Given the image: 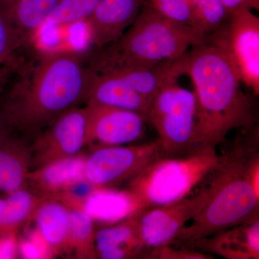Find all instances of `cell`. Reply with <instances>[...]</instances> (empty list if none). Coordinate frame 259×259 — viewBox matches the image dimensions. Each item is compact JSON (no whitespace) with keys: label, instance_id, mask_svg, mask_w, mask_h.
I'll use <instances>...</instances> for the list:
<instances>
[{"label":"cell","instance_id":"6da1fadb","mask_svg":"<svg viewBox=\"0 0 259 259\" xmlns=\"http://www.w3.org/2000/svg\"><path fill=\"white\" fill-rule=\"evenodd\" d=\"M94 73L81 53H48L12 87L0 111L13 132L36 136L64 112L85 104Z\"/></svg>","mask_w":259,"mask_h":259},{"label":"cell","instance_id":"7a4b0ae2","mask_svg":"<svg viewBox=\"0 0 259 259\" xmlns=\"http://www.w3.org/2000/svg\"><path fill=\"white\" fill-rule=\"evenodd\" d=\"M187 61L197 107L194 149L215 148L233 129L255 127L241 78L222 49L204 42L187 51Z\"/></svg>","mask_w":259,"mask_h":259},{"label":"cell","instance_id":"3957f363","mask_svg":"<svg viewBox=\"0 0 259 259\" xmlns=\"http://www.w3.org/2000/svg\"><path fill=\"white\" fill-rule=\"evenodd\" d=\"M208 201L175 241L189 248L199 240L258 217L259 156L255 142L238 136L212 171Z\"/></svg>","mask_w":259,"mask_h":259},{"label":"cell","instance_id":"277c9868","mask_svg":"<svg viewBox=\"0 0 259 259\" xmlns=\"http://www.w3.org/2000/svg\"><path fill=\"white\" fill-rule=\"evenodd\" d=\"M207 41L205 35L168 20L145 4L122 35L96 49L88 63L99 74L148 67L180 58L191 48Z\"/></svg>","mask_w":259,"mask_h":259},{"label":"cell","instance_id":"5b68a950","mask_svg":"<svg viewBox=\"0 0 259 259\" xmlns=\"http://www.w3.org/2000/svg\"><path fill=\"white\" fill-rule=\"evenodd\" d=\"M215 148L158 158L130 181L128 190L141 211L168 205L185 198L218 166Z\"/></svg>","mask_w":259,"mask_h":259},{"label":"cell","instance_id":"8992f818","mask_svg":"<svg viewBox=\"0 0 259 259\" xmlns=\"http://www.w3.org/2000/svg\"><path fill=\"white\" fill-rule=\"evenodd\" d=\"M177 82L167 84L151 99L146 115V121L158 132L163 158L181 156L194 150L195 95Z\"/></svg>","mask_w":259,"mask_h":259},{"label":"cell","instance_id":"52a82bcc","mask_svg":"<svg viewBox=\"0 0 259 259\" xmlns=\"http://www.w3.org/2000/svg\"><path fill=\"white\" fill-rule=\"evenodd\" d=\"M222 49L236 68L242 82L259 94V18L252 10H241L207 37Z\"/></svg>","mask_w":259,"mask_h":259},{"label":"cell","instance_id":"ba28073f","mask_svg":"<svg viewBox=\"0 0 259 259\" xmlns=\"http://www.w3.org/2000/svg\"><path fill=\"white\" fill-rule=\"evenodd\" d=\"M161 158L158 141L139 146L97 148L86 158L83 176L95 190L112 189L130 182Z\"/></svg>","mask_w":259,"mask_h":259},{"label":"cell","instance_id":"9c48e42d","mask_svg":"<svg viewBox=\"0 0 259 259\" xmlns=\"http://www.w3.org/2000/svg\"><path fill=\"white\" fill-rule=\"evenodd\" d=\"M88 107L68 110L35 136L31 146L30 170L73 157L86 146Z\"/></svg>","mask_w":259,"mask_h":259},{"label":"cell","instance_id":"30bf717a","mask_svg":"<svg viewBox=\"0 0 259 259\" xmlns=\"http://www.w3.org/2000/svg\"><path fill=\"white\" fill-rule=\"evenodd\" d=\"M208 186L191 197L175 203L146 209L135 214L139 222L141 239L146 250L171 244L187 221L192 220L208 201Z\"/></svg>","mask_w":259,"mask_h":259},{"label":"cell","instance_id":"8fae6325","mask_svg":"<svg viewBox=\"0 0 259 259\" xmlns=\"http://www.w3.org/2000/svg\"><path fill=\"white\" fill-rule=\"evenodd\" d=\"M85 105L88 110L86 146H122L137 141L144 134L147 121L142 114L116 107Z\"/></svg>","mask_w":259,"mask_h":259},{"label":"cell","instance_id":"7c38bea8","mask_svg":"<svg viewBox=\"0 0 259 259\" xmlns=\"http://www.w3.org/2000/svg\"><path fill=\"white\" fill-rule=\"evenodd\" d=\"M147 0H100L87 20L95 49L115 41L134 23Z\"/></svg>","mask_w":259,"mask_h":259},{"label":"cell","instance_id":"4fadbf2b","mask_svg":"<svg viewBox=\"0 0 259 259\" xmlns=\"http://www.w3.org/2000/svg\"><path fill=\"white\" fill-rule=\"evenodd\" d=\"M195 242L190 248L227 259L259 258L258 217Z\"/></svg>","mask_w":259,"mask_h":259},{"label":"cell","instance_id":"5bb4252c","mask_svg":"<svg viewBox=\"0 0 259 259\" xmlns=\"http://www.w3.org/2000/svg\"><path fill=\"white\" fill-rule=\"evenodd\" d=\"M86 158L78 154L30 170L27 177L26 185L44 199L58 200L69 187L84 180Z\"/></svg>","mask_w":259,"mask_h":259},{"label":"cell","instance_id":"9a60e30c","mask_svg":"<svg viewBox=\"0 0 259 259\" xmlns=\"http://www.w3.org/2000/svg\"><path fill=\"white\" fill-rule=\"evenodd\" d=\"M150 102L120 78L95 71L85 105L131 110L142 114L146 118Z\"/></svg>","mask_w":259,"mask_h":259},{"label":"cell","instance_id":"2e32d148","mask_svg":"<svg viewBox=\"0 0 259 259\" xmlns=\"http://www.w3.org/2000/svg\"><path fill=\"white\" fill-rule=\"evenodd\" d=\"M95 243L97 257L102 259L136 258L146 250L136 215L100 228Z\"/></svg>","mask_w":259,"mask_h":259},{"label":"cell","instance_id":"e0dca14e","mask_svg":"<svg viewBox=\"0 0 259 259\" xmlns=\"http://www.w3.org/2000/svg\"><path fill=\"white\" fill-rule=\"evenodd\" d=\"M187 53L177 59L162 61L148 67L117 70L105 74L120 78L151 101L162 88L187 74Z\"/></svg>","mask_w":259,"mask_h":259},{"label":"cell","instance_id":"ac0fdd59","mask_svg":"<svg viewBox=\"0 0 259 259\" xmlns=\"http://www.w3.org/2000/svg\"><path fill=\"white\" fill-rule=\"evenodd\" d=\"M81 210L94 221L108 224L120 222L141 212L139 202L128 190H95L83 202Z\"/></svg>","mask_w":259,"mask_h":259},{"label":"cell","instance_id":"d6986e66","mask_svg":"<svg viewBox=\"0 0 259 259\" xmlns=\"http://www.w3.org/2000/svg\"><path fill=\"white\" fill-rule=\"evenodd\" d=\"M61 0H11L0 3L23 44L44 26Z\"/></svg>","mask_w":259,"mask_h":259},{"label":"cell","instance_id":"ffe728a7","mask_svg":"<svg viewBox=\"0 0 259 259\" xmlns=\"http://www.w3.org/2000/svg\"><path fill=\"white\" fill-rule=\"evenodd\" d=\"M37 230L52 254L66 250L70 209L60 201L44 199L34 214Z\"/></svg>","mask_w":259,"mask_h":259},{"label":"cell","instance_id":"44dd1931","mask_svg":"<svg viewBox=\"0 0 259 259\" xmlns=\"http://www.w3.org/2000/svg\"><path fill=\"white\" fill-rule=\"evenodd\" d=\"M30 171L29 146L10 136L0 146V191L9 194L23 188Z\"/></svg>","mask_w":259,"mask_h":259},{"label":"cell","instance_id":"7402d4cb","mask_svg":"<svg viewBox=\"0 0 259 259\" xmlns=\"http://www.w3.org/2000/svg\"><path fill=\"white\" fill-rule=\"evenodd\" d=\"M35 207L32 194L23 190L0 198V235H17L19 229L32 219Z\"/></svg>","mask_w":259,"mask_h":259},{"label":"cell","instance_id":"603a6c76","mask_svg":"<svg viewBox=\"0 0 259 259\" xmlns=\"http://www.w3.org/2000/svg\"><path fill=\"white\" fill-rule=\"evenodd\" d=\"M70 209L66 250H74L79 258H97L94 220L80 209Z\"/></svg>","mask_w":259,"mask_h":259},{"label":"cell","instance_id":"cb8c5ba5","mask_svg":"<svg viewBox=\"0 0 259 259\" xmlns=\"http://www.w3.org/2000/svg\"><path fill=\"white\" fill-rule=\"evenodd\" d=\"M100 0H61L46 20L44 26L62 27L87 21ZM42 26V27H44Z\"/></svg>","mask_w":259,"mask_h":259},{"label":"cell","instance_id":"d4e9b609","mask_svg":"<svg viewBox=\"0 0 259 259\" xmlns=\"http://www.w3.org/2000/svg\"><path fill=\"white\" fill-rule=\"evenodd\" d=\"M146 5L168 20L200 32L194 13L193 0H147Z\"/></svg>","mask_w":259,"mask_h":259},{"label":"cell","instance_id":"484cf974","mask_svg":"<svg viewBox=\"0 0 259 259\" xmlns=\"http://www.w3.org/2000/svg\"><path fill=\"white\" fill-rule=\"evenodd\" d=\"M199 32L208 37L219 28L229 15L222 0H193Z\"/></svg>","mask_w":259,"mask_h":259},{"label":"cell","instance_id":"4316f807","mask_svg":"<svg viewBox=\"0 0 259 259\" xmlns=\"http://www.w3.org/2000/svg\"><path fill=\"white\" fill-rule=\"evenodd\" d=\"M23 44L0 6V66L14 64L15 54Z\"/></svg>","mask_w":259,"mask_h":259},{"label":"cell","instance_id":"83f0119b","mask_svg":"<svg viewBox=\"0 0 259 259\" xmlns=\"http://www.w3.org/2000/svg\"><path fill=\"white\" fill-rule=\"evenodd\" d=\"M148 258L159 259H212L214 257L197 251L193 248L180 247L172 248L170 245H163L149 252Z\"/></svg>","mask_w":259,"mask_h":259},{"label":"cell","instance_id":"f1b7e54d","mask_svg":"<svg viewBox=\"0 0 259 259\" xmlns=\"http://www.w3.org/2000/svg\"><path fill=\"white\" fill-rule=\"evenodd\" d=\"M44 241L41 237L40 240L21 242L20 245L18 244V252L22 256H24V258H45V257L47 258L49 253H51V252L47 245H40Z\"/></svg>","mask_w":259,"mask_h":259},{"label":"cell","instance_id":"f546056e","mask_svg":"<svg viewBox=\"0 0 259 259\" xmlns=\"http://www.w3.org/2000/svg\"><path fill=\"white\" fill-rule=\"evenodd\" d=\"M18 253L16 235H0V258H14Z\"/></svg>","mask_w":259,"mask_h":259},{"label":"cell","instance_id":"4dcf8cb0","mask_svg":"<svg viewBox=\"0 0 259 259\" xmlns=\"http://www.w3.org/2000/svg\"><path fill=\"white\" fill-rule=\"evenodd\" d=\"M228 15L241 10H258L259 0H222Z\"/></svg>","mask_w":259,"mask_h":259},{"label":"cell","instance_id":"1f68e13d","mask_svg":"<svg viewBox=\"0 0 259 259\" xmlns=\"http://www.w3.org/2000/svg\"><path fill=\"white\" fill-rule=\"evenodd\" d=\"M15 64H8L0 66V93L9 81L15 70Z\"/></svg>","mask_w":259,"mask_h":259},{"label":"cell","instance_id":"d6a6232c","mask_svg":"<svg viewBox=\"0 0 259 259\" xmlns=\"http://www.w3.org/2000/svg\"><path fill=\"white\" fill-rule=\"evenodd\" d=\"M13 133L0 111V146L4 144L5 141L9 139Z\"/></svg>","mask_w":259,"mask_h":259},{"label":"cell","instance_id":"836d02e7","mask_svg":"<svg viewBox=\"0 0 259 259\" xmlns=\"http://www.w3.org/2000/svg\"><path fill=\"white\" fill-rule=\"evenodd\" d=\"M10 1H11V0H0V3H6Z\"/></svg>","mask_w":259,"mask_h":259}]
</instances>
